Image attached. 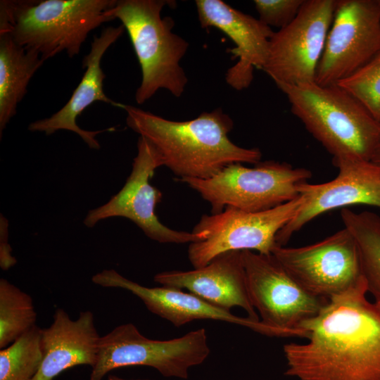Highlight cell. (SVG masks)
Returning <instances> with one entry per match:
<instances>
[{"instance_id": "cell-1", "label": "cell", "mask_w": 380, "mask_h": 380, "mask_svg": "<svg viewBox=\"0 0 380 380\" xmlns=\"http://www.w3.org/2000/svg\"><path fill=\"white\" fill-rule=\"evenodd\" d=\"M366 281L333 297L302 330L307 342L283 350L285 374L298 380H380V304Z\"/></svg>"}, {"instance_id": "cell-2", "label": "cell", "mask_w": 380, "mask_h": 380, "mask_svg": "<svg viewBox=\"0 0 380 380\" xmlns=\"http://www.w3.org/2000/svg\"><path fill=\"white\" fill-rule=\"evenodd\" d=\"M126 123L158 151L163 166L179 179L210 178L234 163H259L261 151L232 142L234 122L221 108L203 112L186 121H174L134 106L118 103Z\"/></svg>"}, {"instance_id": "cell-3", "label": "cell", "mask_w": 380, "mask_h": 380, "mask_svg": "<svg viewBox=\"0 0 380 380\" xmlns=\"http://www.w3.org/2000/svg\"><path fill=\"white\" fill-rule=\"evenodd\" d=\"M116 0H3L0 31L44 61L62 52L78 55L89 33L113 20Z\"/></svg>"}, {"instance_id": "cell-4", "label": "cell", "mask_w": 380, "mask_h": 380, "mask_svg": "<svg viewBox=\"0 0 380 380\" xmlns=\"http://www.w3.org/2000/svg\"><path fill=\"white\" fill-rule=\"evenodd\" d=\"M291 110L333 156L371 160L380 141V121L338 84H279Z\"/></svg>"}, {"instance_id": "cell-5", "label": "cell", "mask_w": 380, "mask_h": 380, "mask_svg": "<svg viewBox=\"0 0 380 380\" xmlns=\"http://www.w3.org/2000/svg\"><path fill=\"white\" fill-rule=\"evenodd\" d=\"M168 0H120L109 11L127 30L141 70V82L135 93V101L142 104L159 89L167 90L180 97L188 82L180 61L189 43L172 32V18L162 17Z\"/></svg>"}, {"instance_id": "cell-6", "label": "cell", "mask_w": 380, "mask_h": 380, "mask_svg": "<svg viewBox=\"0 0 380 380\" xmlns=\"http://www.w3.org/2000/svg\"><path fill=\"white\" fill-rule=\"evenodd\" d=\"M253 167L229 165L205 179H179L196 191L211 206V214L230 207L246 212L267 210L298 196V186L312 173L285 162L266 160Z\"/></svg>"}, {"instance_id": "cell-7", "label": "cell", "mask_w": 380, "mask_h": 380, "mask_svg": "<svg viewBox=\"0 0 380 380\" xmlns=\"http://www.w3.org/2000/svg\"><path fill=\"white\" fill-rule=\"evenodd\" d=\"M210 352L203 328L160 341L143 336L133 324H124L101 336L89 380H102L110 371L129 366L151 367L165 377L186 379L189 369L202 364Z\"/></svg>"}, {"instance_id": "cell-8", "label": "cell", "mask_w": 380, "mask_h": 380, "mask_svg": "<svg viewBox=\"0 0 380 380\" xmlns=\"http://www.w3.org/2000/svg\"><path fill=\"white\" fill-rule=\"evenodd\" d=\"M305 202L301 195L275 208L246 212L227 207L203 215L193 229L204 239L189 244L188 258L194 268L206 265L217 255L231 251L272 254L279 232L298 213Z\"/></svg>"}, {"instance_id": "cell-9", "label": "cell", "mask_w": 380, "mask_h": 380, "mask_svg": "<svg viewBox=\"0 0 380 380\" xmlns=\"http://www.w3.org/2000/svg\"><path fill=\"white\" fill-rule=\"evenodd\" d=\"M247 289L264 324L287 337L305 338L302 325L317 316L329 299L305 291L272 254L241 251Z\"/></svg>"}, {"instance_id": "cell-10", "label": "cell", "mask_w": 380, "mask_h": 380, "mask_svg": "<svg viewBox=\"0 0 380 380\" xmlns=\"http://www.w3.org/2000/svg\"><path fill=\"white\" fill-rule=\"evenodd\" d=\"M272 254L308 293L330 299L365 282L357 243L343 227L300 247L276 245Z\"/></svg>"}, {"instance_id": "cell-11", "label": "cell", "mask_w": 380, "mask_h": 380, "mask_svg": "<svg viewBox=\"0 0 380 380\" xmlns=\"http://www.w3.org/2000/svg\"><path fill=\"white\" fill-rule=\"evenodd\" d=\"M337 0H305L296 18L274 32L262 68L277 85L314 82Z\"/></svg>"}, {"instance_id": "cell-12", "label": "cell", "mask_w": 380, "mask_h": 380, "mask_svg": "<svg viewBox=\"0 0 380 380\" xmlns=\"http://www.w3.org/2000/svg\"><path fill=\"white\" fill-rule=\"evenodd\" d=\"M163 166L155 147L144 137L137 141V154L122 188L105 204L90 210L84 224L94 227L99 222L121 217L133 222L149 239L163 243H186L204 239L199 234L172 229L164 225L156 214V208L163 194L151 185L155 170Z\"/></svg>"}, {"instance_id": "cell-13", "label": "cell", "mask_w": 380, "mask_h": 380, "mask_svg": "<svg viewBox=\"0 0 380 380\" xmlns=\"http://www.w3.org/2000/svg\"><path fill=\"white\" fill-rule=\"evenodd\" d=\"M380 49V0H337L315 82L348 78Z\"/></svg>"}, {"instance_id": "cell-14", "label": "cell", "mask_w": 380, "mask_h": 380, "mask_svg": "<svg viewBox=\"0 0 380 380\" xmlns=\"http://www.w3.org/2000/svg\"><path fill=\"white\" fill-rule=\"evenodd\" d=\"M338 169L332 180L322 184L307 182L298 186L305 202L277 234L276 242L284 246L292 235L322 213L336 208L362 204L380 208V165L358 158L333 159Z\"/></svg>"}, {"instance_id": "cell-15", "label": "cell", "mask_w": 380, "mask_h": 380, "mask_svg": "<svg viewBox=\"0 0 380 380\" xmlns=\"http://www.w3.org/2000/svg\"><path fill=\"white\" fill-rule=\"evenodd\" d=\"M92 282L103 287L120 288L139 298L152 313L179 327L198 319L223 321L246 327L263 335L286 337V334L260 321L241 317L182 289L161 286L146 287L129 280L113 269L92 277Z\"/></svg>"}, {"instance_id": "cell-16", "label": "cell", "mask_w": 380, "mask_h": 380, "mask_svg": "<svg viewBox=\"0 0 380 380\" xmlns=\"http://www.w3.org/2000/svg\"><path fill=\"white\" fill-rule=\"evenodd\" d=\"M195 4L201 26L218 29L235 44L228 51L238 61L227 70V83L236 90L248 88L253 81L254 68L262 70L265 64L274 32L259 19L222 1L196 0Z\"/></svg>"}, {"instance_id": "cell-17", "label": "cell", "mask_w": 380, "mask_h": 380, "mask_svg": "<svg viewBox=\"0 0 380 380\" xmlns=\"http://www.w3.org/2000/svg\"><path fill=\"white\" fill-rule=\"evenodd\" d=\"M154 281L161 286L185 289L228 311L233 307H240L248 317L260 321L249 298L241 251L221 253L206 265L192 270L156 274Z\"/></svg>"}, {"instance_id": "cell-18", "label": "cell", "mask_w": 380, "mask_h": 380, "mask_svg": "<svg viewBox=\"0 0 380 380\" xmlns=\"http://www.w3.org/2000/svg\"><path fill=\"white\" fill-rule=\"evenodd\" d=\"M125 30L122 25L110 26L105 28L99 36L94 37L90 51L83 58L82 68L86 69L84 75L68 101L50 117L31 122L28 126L30 131L44 132L46 135H51L58 130L71 131L78 134L91 149H100L96 136L105 132L115 131V128L85 130L77 124V118L96 101H102L117 107L118 103L111 100L104 93L103 80L106 75L101 63L106 51L121 37Z\"/></svg>"}, {"instance_id": "cell-19", "label": "cell", "mask_w": 380, "mask_h": 380, "mask_svg": "<svg viewBox=\"0 0 380 380\" xmlns=\"http://www.w3.org/2000/svg\"><path fill=\"white\" fill-rule=\"evenodd\" d=\"M99 336L91 311L72 319L63 309L53 315L49 327L42 329V362L32 380H53L65 369L82 365L93 367L97 361Z\"/></svg>"}, {"instance_id": "cell-20", "label": "cell", "mask_w": 380, "mask_h": 380, "mask_svg": "<svg viewBox=\"0 0 380 380\" xmlns=\"http://www.w3.org/2000/svg\"><path fill=\"white\" fill-rule=\"evenodd\" d=\"M44 61L36 51L18 44L6 32L0 31V137L18 104L27 93V85Z\"/></svg>"}, {"instance_id": "cell-21", "label": "cell", "mask_w": 380, "mask_h": 380, "mask_svg": "<svg viewBox=\"0 0 380 380\" xmlns=\"http://www.w3.org/2000/svg\"><path fill=\"white\" fill-rule=\"evenodd\" d=\"M341 217L357 243L367 291L380 304V217L372 212L355 213L348 208L342 209Z\"/></svg>"}, {"instance_id": "cell-22", "label": "cell", "mask_w": 380, "mask_h": 380, "mask_svg": "<svg viewBox=\"0 0 380 380\" xmlns=\"http://www.w3.org/2000/svg\"><path fill=\"white\" fill-rule=\"evenodd\" d=\"M32 298L5 279H0V348L13 343L35 324Z\"/></svg>"}, {"instance_id": "cell-23", "label": "cell", "mask_w": 380, "mask_h": 380, "mask_svg": "<svg viewBox=\"0 0 380 380\" xmlns=\"http://www.w3.org/2000/svg\"><path fill=\"white\" fill-rule=\"evenodd\" d=\"M40 329L34 325L0 350V380H32L42 362Z\"/></svg>"}, {"instance_id": "cell-24", "label": "cell", "mask_w": 380, "mask_h": 380, "mask_svg": "<svg viewBox=\"0 0 380 380\" xmlns=\"http://www.w3.org/2000/svg\"><path fill=\"white\" fill-rule=\"evenodd\" d=\"M336 84L354 96L380 121V49L355 74Z\"/></svg>"}, {"instance_id": "cell-25", "label": "cell", "mask_w": 380, "mask_h": 380, "mask_svg": "<svg viewBox=\"0 0 380 380\" xmlns=\"http://www.w3.org/2000/svg\"><path fill=\"white\" fill-rule=\"evenodd\" d=\"M305 0H255L259 20L268 27L281 29L297 15Z\"/></svg>"}, {"instance_id": "cell-26", "label": "cell", "mask_w": 380, "mask_h": 380, "mask_svg": "<svg viewBox=\"0 0 380 380\" xmlns=\"http://www.w3.org/2000/svg\"><path fill=\"white\" fill-rule=\"evenodd\" d=\"M0 220V266L3 270H7L14 266L17 261L11 255V248L8 243V222L2 214Z\"/></svg>"}, {"instance_id": "cell-27", "label": "cell", "mask_w": 380, "mask_h": 380, "mask_svg": "<svg viewBox=\"0 0 380 380\" xmlns=\"http://www.w3.org/2000/svg\"><path fill=\"white\" fill-rule=\"evenodd\" d=\"M371 160L380 165V141Z\"/></svg>"}, {"instance_id": "cell-28", "label": "cell", "mask_w": 380, "mask_h": 380, "mask_svg": "<svg viewBox=\"0 0 380 380\" xmlns=\"http://www.w3.org/2000/svg\"><path fill=\"white\" fill-rule=\"evenodd\" d=\"M108 380H148V379H125L120 378V377H118L117 376H115V375H110L108 377Z\"/></svg>"}]
</instances>
